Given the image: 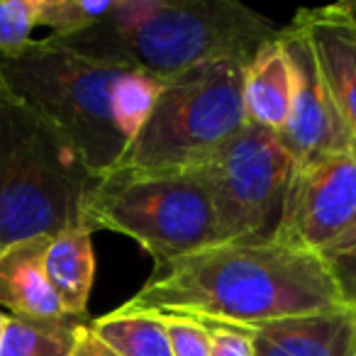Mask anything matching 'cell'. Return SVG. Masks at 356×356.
Returning a JSON list of instances; mask_svg holds the SVG:
<instances>
[{"label":"cell","mask_w":356,"mask_h":356,"mask_svg":"<svg viewBox=\"0 0 356 356\" xmlns=\"http://www.w3.org/2000/svg\"><path fill=\"white\" fill-rule=\"evenodd\" d=\"M344 305L325 264L276 242L213 244L154 266L122 310L249 327Z\"/></svg>","instance_id":"6da1fadb"},{"label":"cell","mask_w":356,"mask_h":356,"mask_svg":"<svg viewBox=\"0 0 356 356\" xmlns=\"http://www.w3.org/2000/svg\"><path fill=\"white\" fill-rule=\"evenodd\" d=\"M0 79L10 95L66 134L98 178L137 137L163 83L137 69L81 56L54 37L0 56Z\"/></svg>","instance_id":"7a4b0ae2"},{"label":"cell","mask_w":356,"mask_h":356,"mask_svg":"<svg viewBox=\"0 0 356 356\" xmlns=\"http://www.w3.org/2000/svg\"><path fill=\"white\" fill-rule=\"evenodd\" d=\"M281 27L234 0H115L90 30L54 40L81 56L159 81L210 61H252Z\"/></svg>","instance_id":"3957f363"},{"label":"cell","mask_w":356,"mask_h":356,"mask_svg":"<svg viewBox=\"0 0 356 356\" xmlns=\"http://www.w3.org/2000/svg\"><path fill=\"white\" fill-rule=\"evenodd\" d=\"M98 176L59 127L6 88L0 98V249L83 225Z\"/></svg>","instance_id":"277c9868"},{"label":"cell","mask_w":356,"mask_h":356,"mask_svg":"<svg viewBox=\"0 0 356 356\" xmlns=\"http://www.w3.org/2000/svg\"><path fill=\"white\" fill-rule=\"evenodd\" d=\"M249 61H210L166 79L147 120L108 173L166 176L205 168L247 124L244 69Z\"/></svg>","instance_id":"5b68a950"},{"label":"cell","mask_w":356,"mask_h":356,"mask_svg":"<svg viewBox=\"0 0 356 356\" xmlns=\"http://www.w3.org/2000/svg\"><path fill=\"white\" fill-rule=\"evenodd\" d=\"M83 227L134 239L154 266L215 244V213L205 168L166 176L105 173L83 203Z\"/></svg>","instance_id":"8992f818"},{"label":"cell","mask_w":356,"mask_h":356,"mask_svg":"<svg viewBox=\"0 0 356 356\" xmlns=\"http://www.w3.org/2000/svg\"><path fill=\"white\" fill-rule=\"evenodd\" d=\"M293 159L276 132L244 124L205 166L215 244L268 242L278 225Z\"/></svg>","instance_id":"52a82bcc"},{"label":"cell","mask_w":356,"mask_h":356,"mask_svg":"<svg viewBox=\"0 0 356 356\" xmlns=\"http://www.w3.org/2000/svg\"><path fill=\"white\" fill-rule=\"evenodd\" d=\"M356 220V154L293 166L271 242L300 254L327 249Z\"/></svg>","instance_id":"ba28073f"},{"label":"cell","mask_w":356,"mask_h":356,"mask_svg":"<svg viewBox=\"0 0 356 356\" xmlns=\"http://www.w3.org/2000/svg\"><path fill=\"white\" fill-rule=\"evenodd\" d=\"M278 42L291 64L293 90L288 120L276 134L291 154L293 166L354 152L351 134L327 88L307 30L291 20L288 27H281Z\"/></svg>","instance_id":"9c48e42d"},{"label":"cell","mask_w":356,"mask_h":356,"mask_svg":"<svg viewBox=\"0 0 356 356\" xmlns=\"http://www.w3.org/2000/svg\"><path fill=\"white\" fill-rule=\"evenodd\" d=\"M252 356H356V307L293 315L244 327Z\"/></svg>","instance_id":"30bf717a"},{"label":"cell","mask_w":356,"mask_h":356,"mask_svg":"<svg viewBox=\"0 0 356 356\" xmlns=\"http://www.w3.org/2000/svg\"><path fill=\"white\" fill-rule=\"evenodd\" d=\"M49 242L51 234H40L0 249V307L10 317L40 325L69 320L44 273Z\"/></svg>","instance_id":"8fae6325"},{"label":"cell","mask_w":356,"mask_h":356,"mask_svg":"<svg viewBox=\"0 0 356 356\" xmlns=\"http://www.w3.org/2000/svg\"><path fill=\"white\" fill-rule=\"evenodd\" d=\"M293 22L307 30L317 64L349 129L356 154V27L334 17L327 8L300 10L293 15Z\"/></svg>","instance_id":"7c38bea8"},{"label":"cell","mask_w":356,"mask_h":356,"mask_svg":"<svg viewBox=\"0 0 356 356\" xmlns=\"http://www.w3.org/2000/svg\"><path fill=\"white\" fill-rule=\"evenodd\" d=\"M90 229L76 225L54 234L44 257V273L54 296L69 317L86 320L90 288L95 276V257Z\"/></svg>","instance_id":"4fadbf2b"},{"label":"cell","mask_w":356,"mask_h":356,"mask_svg":"<svg viewBox=\"0 0 356 356\" xmlns=\"http://www.w3.org/2000/svg\"><path fill=\"white\" fill-rule=\"evenodd\" d=\"M281 37V35H278ZM293 76L281 42H271L257 51L244 69V118L249 124L281 132L291 110Z\"/></svg>","instance_id":"5bb4252c"},{"label":"cell","mask_w":356,"mask_h":356,"mask_svg":"<svg viewBox=\"0 0 356 356\" xmlns=\"http://www.w3.org/2000/svg\"><path fill=\"white\" fill-rule=\"evenodd\" d=\"M88 325L93 334L118 356H171L166 325L154 312L118 307Z\"/></svg>","instance_id":"9a60e30c"},{"label":"cell","mask_w":356,"mask_h":356,"mask_svg":"<svg viewBox=\"0 0 356 356\" xmlns=\"http://www.w3.org/2000/svg\"><path fill=\"white\" fill-rule=\"evenodd\" d=\"M88 320L69 317L64 322H25L10 317L6 337L0 344V356H69L74 349L76 332Z\"/></svg>","instance_id":"2e32d148"},{"label":"cell","mask_w":356,"mask_h":356,"mask_svg":"<svg viewBox=\"0 0 356 356\" xmlns=\"http://www.w3.org/2000/svg\"><path fill=\"white\" fill-rule=\"evenodd\" d=\"M115 0H37V25L51 30L49 37L69 40L98 25Z\"/></svg>","instance_id":"e0dca14e"},{"label":"cell","mask_w":356,"mask_h":356,"mask_svg":"<svg viewBox=\"0 0 356 356\" xmlns=\"http://www.w3.org/2000/svg\"><path fill=\"white\" fill-rule=\"evenodd\" d=\"M327 273L334 281L344 305L356 307V220L341 237L317 254Z\"/></svg>","instance_id":"ac0fdd59"},{"label":"cell","mask_w":356,"mask_h":356,"mask_svg":"<svg viewBox=\"0 0 356 356\" xmlns=\"http://www.w3.org/2000/svg\"><path fill=\"white\" fill-rule=\"evenodd\" d=\"M37 27V0L0 3V56H13L32 42Z\"/></svg>","instance_id":"d6986e66"},{"label":"cell","mask_w":356,"mask_h":356,"mask_svg":"<svg viewBox=\"0 0 356 356\" xmlns=\"http://www.w3.org/2000/svg\"><path fill=\"white\" fill-rule=\"evenodd\" d=\"M166 325L171 356H210V330L188 317L159 315Z\"/></svg>","instance_id":"ffe728a7"},{"label":"cell","mask_w":356,"mask_h":356,"mask_svg":"<svg viewBox=\"0 0 356 356\" xmlns=\"http://www.w3.org/2000/svg\"><path fill=\"white\" fill-rule=\"evenodd\" d=\"M210 330V356H252V339L244 327L205 325Z\"/></svg>","instance_id":"44dd1931"},{"label":"cell","mask_w":356,"mask_h":356,"mask_svg":"<svg viewBox=\"0 0 356 356\" xmlns=\"http://www.w3.org/2000/svg\"><path fill=\"white\" fill-rule=\"evenodd\" d=\"M69 356H118V354H115L113 349H108V346L93 334L88 322H86V325H81L79 332H76L74 349H71Z\"/></svg>","instance_id":"7402d4cb"},{"label":"cell","mask_w":356,"mask_h":356,"mask_svg":"<svg viewBox=\"0 0 356 356\" xmlns=\"http://www.w3.org/2000/svg\"><path fill=\"white\" fill-rule=\"evenodd\" d=\"M327 10L339 20L349 22L351 27H356V0L354 3H337V6H327Z\"/></svg>","instance_id":"603a6c76"},{"label":"cell","mask_w":356,"mask_h":356,"mask_svg":"<svg viewBox=\"0 0 356 356\" xmlns=\"http://www.w3.org/2000/svg\"><path fill=\"white\" fill-rule=\"evenodd\" d=\"M8 322H10V315H6V312H0V344H3V337H6Z\"/></svg>","instance_id":"cb8c5ba5"},{"label":"cell","mask_w":356,"mask_h":356,"mask_svg":"<svg viewBox=\"0 0 356 356\" xmlns=\"http://www.w3.org/2000/svg\"><path fill=\"white\" fill-rule=\"evenodd\" d=\"M6 95V83H3V79H0V98Z\"/></svg>","instance_id":"d4e9b609"}]
</instances>
